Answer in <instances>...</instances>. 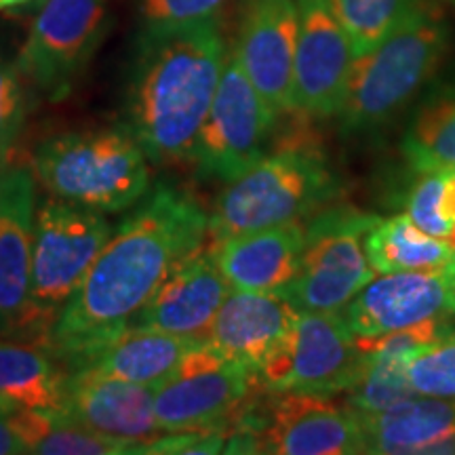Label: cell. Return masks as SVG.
Instances as JSON below:
<instances>
[{
	"mask_svg": "<svg viewBox=\"0 0 455 455\" xmlns=\"http://www.w3.org/2000/svg\"><path fill=\"white\" fill-rule=\"evenodd\" d=\"M375 215L327 204L304 224L298 275L284 289L299 312H341L375 278L365 253V235Z\"/></svg>",
	"mask_w": 455,
	"mask_h": 455,
	"instance_id": "cell-7",
	"label": "cell"
},
{
	"mask_svg": "<svg viewBox=\"0 0 455 455\" xmlns=\"http://www.w3.org/2000/svg\"><path fill=\"white\" fill-rule=\"evenodd\" d=\"M341 315L355 335H379L435 316H455V258L436 268L371 278Z\"/></svg>",
	"mask_w": 455,
	"mask_h": 455,
	"instance_id": "cell-14",
	"label": "cell"
},
{
	"mask_svg": "<svg viewBox=\"0 0 455 455\" xmlns=\"http://www.w3.org/2000/svg\"><path fill=\"white\" fill-rule=\"evenodd\" d=\"M278 116L281 114L261 98L232 51L226 57L212 110L196 140L192 163L198 173L228 184L253 167L268 155L266 148Z\"/></svg>",
	"mask_w": 455,
	"mask_h": 455,
	"instance_id": "cell-9",
	"label": "cell"
},
{
	"mask_svg": "<svg viewBox=\"0 0 455 455\" xmlns=\"http://www.w3.org/2000/svg\"><path fill=\"white\" fill-rule=\"evenodd\" d=\"M104 213L49 198L34 218L28 338L44 344L53 323L110 241Z\"/></svg>",
	"mask_w": 455,
	"mask_h": 455,
	"instance_id": "cell-6",
	"label": "cell"
},
{
	"mask_svg": "<svg viewBox=\"0 0 455 455\" xmlns=\"http://www.w3.org/2000/svg\"><path fill=\"white\" fill-rule=\"evenodd\" d=\"M304 224H283L224 238L213 249L221 275L235 291H284L299 268Z\"/></svg>",
	"mask_w": 455,
	"mask_h": 455,
	"instance_id": "cell-20",
	"label": "cell"
},
{
	"mask_svg": "<svg viewBox=\"0 0 455 455\" xmlns=\"http://www.w3.org/2000/svg\"><path fill=\"white\" fill-rule=\"evenodd\" d=\"M32 453L43 455H121L135 453L127 443L98 435L74 422L68 415H55L53 422L44 430L43 439L36 443Z\"/></svg>",
	"mask_w": 455,
	"mask_h": 455,
	"instance_id": "cell-29",
	"label": "cell"
},
{
	"mask_svg": "<svg viewBox=\"0 0 455 455\" xmlns=\"http://www.w3.org/2000/svg\"><path fill=\"white\" fill-rule=\"evenodd\" d=\"M209 218L184 190L158 184L104 244L44 339L74 369L121 335L181 261L207 244Z\"/></svg>",
	"mask_w": 455,
	"mask_h": 455,
	"instance_id": "cell-1",
	"label": "cell"
},
{
	"mask_svg": "<svg viewBox=\"0 0 455 455\" xmlns=\"http://www.w3.org/2000/svg\"><path fill=\"white\" fill-rule=\"evenodd\" d=\"M405 358L363 355V365L355 384L344 392L346 403L358 418H369L415 395L407 379Z\"/></svg>",
	"mask_w": 455,
	"mask_h": 455,
	"instance_id": "cell-27",
	"label": "cell"
},
{
	"mask_svg": "<svg viewBox=\"0 0 455 455\" xmlns=\"http://www.w3.org/2000/svg\"><path fill=\"white\" fill-rule=\"evenodd\" d=\"M30 3V0H0V11L3 9H11V7H20V4Z\"/></svg>",
	"mask_w": 455,
	"mask_h": 455,
	"instance_id": "cell-35",
	"label": "cell"
},
{
	"mask_svg": "<svg viewBox=\"0 0 455 455\" xmlns=\"http://www.w3.org/2000/svg\"><path fill=\"white\" fill-rule=\"evenodd\" d=\"M428 0H327L348 34L355 55H365Z\"/></svg>",
	"mask_w": 455,
	"mask_h": 455,
	"instance_id": "cell-26",
	"label": "cell"
},
{
	"mask_svg": "<svg viewBox=\"0 0 455 455\" xmlns=\"http://www.w3.org/2000/svg\"><path fill=\"white\" fill-rule=\"evenodd\" d=\"M230 291L213 249L203 247L171 272L129 327L204 339Z\"/></svg>",
	"mask_w": 455,
	"mask_h": 455,
	"instance_id": "cell-18",
	"label": "cell"
},
{
	"mask_svg": "<svg viewBox=\"0 0 455 455\" xmlns=\"http://www.w3.org/2000/svg\"><path fill=\"white\" fill-rule=\"evenodd\" d=\"M439 212L443 218L449 221V224H455V167L443 169Z\"/></svg>",
	"mask_w": 455,
	"mask_h": 455,
	"instance_id": "cell-34",
	"label": "cell"
},
{
	"mask_svg": "<svg viewBox=\"0 0 455 455\" xmlns=\"http://www.w3.org/2000/svg\"><path fill=\"white\" fill-rule=\"evenodd\" d=\"M198 341L201 339L150 327H127L78 367H89L129 384L156 388L175 371L186 352Z\"/></svg>",
	"mask_w": 455,
	"mask_h": 455,
	"instance_id": "cell-22",
	"label": "cell"
},
{
	"mask_svg": "<svg viewBox=\"0 0 455 455\" xmlns=\"http://www.w3.org/2000/svg\"><path fill=\"white\" fill-rule=\"evenodd\" d=\"M401 150L415 171L455 167V78L422 100L407 124Z\"/></svg>",
	"mask_w": 455,
	"mask_h": 455,
	"instance_id": "cell-25",
	"label": "cell"
},
{
	"mask_svg": "<svg viewBox=\"0 0 455 455\" xmlns=\"http://www.w3.org/2000/svg\"><path fill=\"white\" fill-rule=\"evenodd\" d=\"M26 453L24 443L13 428L11 411L0 409V455H21Z\"/></svg>",
	"mask_w": 455,
	"mask_h": 455,
	"instance_id": "cell-33",
	"label": "cell"
},
{
	"mask_svg": "<svg viewBox=\"0 0 455 455\" xmlns=\"http://www.w3.org/2000/svg\"><path fill=\"white\" fill-rule=\"evenodd\" d=\"M298 28V0H244L235 55L278 114L291 110Z\"/></svg>",
	"mask_w": 455,
	"mask_h": 455,
	"instance_id": "cell-16",
	"label": "cell"
},
{
	"mask_svg": "<svg viewBox=\"0 0 455 455\" xmlns=\"http://www.w3.org/2000/svg\"><path fill=\"white\" fill-rule=\"evenodd\" d=\"M255 384L258 375L228 361L201 339L155 388L158 428L163 435L218 428L228 418H235Z\"/></svg>",
	"mask_w": 455,
	"mask_h": 455,
	"instance_id": "cell-12",
	"label": "cell"
},
{
	"mask_svg": "<svg viewBox=\"0 0 455 455\" xmlns=\"http://www.w3.org/2000/svg\"><path fill=\"white\" fill-rule=\"evenodd\" d=\"M108 28L106 0H43L17 68L51 101L64 100Z\"/></svg>",
	"mask_w": 455,
	"mask_h": 455,
	"instance_id": "cell-11",
	"label": "cell"
},
{
	"mask_svg": "<svg viewBox=\"0 0 455 455\" xmlns=\"http://www.w3.org/2000/svg\"><path fill=\"white\" fill-rule=\"evenodd\" d=\"M66 415L84 428L123 441L144 453L163 436L155 415V388L108 378L89 367L70 369Z\"/></svg>",
	"mask_w": 455,
	"mask_h": 455,
	"instance_id": "cell-17",
	"label": "cell"
},
{
	"mask_svg": "<svg viewBox=\"0 0 455 455\" xmlns=\"http://www.w3.org/2000/svg\"><path fill=\"white\" fill-rule=\"evenodd\" d=\"M449 34L439 3L428 0L378 47L358 55L338 114L341 131L369 133L395 121L441 66Z\"/></svg>",
	"mask_w": 455,
	"mask_h": 455,
	"instance_id": "cell-4",
	"label": "cell"
},
{
	"mask_svg": "<svg viewBox=\"0 0 455 455\" xmlns=\"http://www.w3.org/2000/svg\"><path fill=\"white\" fill-rule=\"evenodd\" d=\"M4 164H7V156H4V155H0V169H3Z\"/></svg>",
	"mask_w": 455,
	"mask_h": 455,
	"instance_id": "cell-36",
	"label": "cell"
},
{
	"mask_svg": "<svg viewBox=\"0 0 455 455\" xmlns=\"http://www.w3.org/2000/svg\"><path fill=\"white\" fill-rule=\"evenodd\" d=\"M32 167L51 196L100 213L133 207L150 188L148 156L129 129L55 135L36 148Z\"/></svg>",
	"mask_w": 455,
	"mask_h": 455,
	"instance_id": "cell-5",
	"label": "cell"
},
{
	"mask_svg": "<svg viewBox=\"0 0 455 455\" xmlns=\"http://www.w3.org/2000/svg\"><path fill=\"white\" fill-rule=\"evenodd\" d=\"M365 253L375 275L436 268L455 258L453 249L419 230L405 213L375 218L365 235Z\"/></svg>",
	"mask_w": 455,
	"mask_h": 455,
	"instance_id": "cell-24",
	"label": "cell"
},
{
	"mask_svg": "<svg viewBox=\"0 0 455 455\" xmlns=\"http://www.w3.org/2000/svg\"><path fill=\"white\" fill-rule=\"evenodd\" d=\"M218 17L146 30L129 89V131L155 164L192 163L226 64Z\"/></svg>",
	"mask_w": 455,
	"mask_h": 455,
	"instance_id": "cell-2",
	"label": "cell"
},
{
	"mask_svg": "<svg viewBox=\"0 0 455 455\" xmlns=\"http://www.w3.org/2000/svg\"><path fill=\"white\" fill-rule=\"evenodd\" d=\"M361 422L365 453H455V401L449 398L411 395Z\"/></svg>",
	"mask_w": 455,
	"mask_h": 455,
	"instance_id": "cell-21",
	"label": "cell"
},
{
	"mask_svg": "<svg viewBox=\"0 0 455 455\" xmlns=\"http://www.w3.org/2000/svg\"><path fill=\"white\" fill-rule=\"evenodd\" d=\"M241 426L232 445L275 455L365 453L358 413L333 395L268 390V401L253 413L241 407Z\"/></svg>",
	"mask_w": 455,
	"mask_h": 455,
	"instance_id": "cell-8",
	"label": "cell"
},
{
	"mask_svg": "<svg viewBox=\"0 0 455 455\" xmlns=\"http://www.w3.org/2000/svg\"><path fill=\"white\" fill-rule=\"evenodd\" d=\"M407 379L415 395L455 401V331L409 358Z\"/></svg>",
	"mask_w": 455,
	"mask_h": 455,
	"instance_id": "cell-28",
	"label": "cell"
},
{
	"mask_svg": "<svg viewBox=\"0 0 455 455\" xmlns=\"http://www.w3.org/2000/svg\"><path fill=\"white\" fill-rule=\"evenodd\" d=\"M36 178L21 164L0 169V335L28 338Z\"/></svg>",
	"mask_w": 455,
	"mask_h": 455,
	"instance_id": "cell-15",
	"label": "cell"
},
{
	"mask_svg": "<svg viewBox=\"0 0 455 455\" xmlns=\"http://www.w3.org/2000/svg\"><path fill=\"white\" fill-rule=\"evenodd\" d=\"M363 365L356 335L341 312H299L287 338L258 371L266 390L339 395Z\"/></svg>",
	"mask_w": 455,
	"mask_h": 455,
	"instance_id": "cell-10",
	"label": "cell"
},
{
	"mask_svg": "<svg viewBox=\"0 0 455 455\" xmlns=\"http://www.w3.org/2000/svg\"><path fill=\"white\" fill-rule=\"evenodd\" d=\"M26 95L20 78L0 61V155L7 156L24 127Z\"/></svg>",
	"mask_w": 455,
	"mask_h": 455,
	"instance_id": "cell-32",
	"label": "cell"
},
{
	"mask_svg": "<svg viewBox=\"0 0 455 455\" xmlns=\"http://www.w3.org/2000/svg\"><path fill=\"white\" fill-rule=\"evenodd\" d=\"M228 0H141L146 30H167L218 17Z\"/></svg>",
	"mask_w": 455,
	"mask_h": 455,
	"instance_id": "cell-31",
	"label": "cell"
},
{
	"mask_svg": "<svg viewBox=\"0 0 455 455\" xmlns=\"http://www.w3.org/2000/svg\"><path fill=\"white\" fill-rule=\"evenodd\" d=\"M298 315L299 310L284 293L232 289L204 341L228 361L258 375L287 338Z\"/></svg>",
	"mask_w": 455,
	"mask_h": 455,
	"instance_id": "cell-19",
	"label": "cell"
},
{
	"mask_svg": "<svg viewBox=\"0 0 455 455\" xmlns=\"http://www.w3.org/2000/svg\"><path fill=\"white\" fill-rule=\"evenodd\" d=\"M291 110L306 118L338 116L356 55L327 0H298Z\"/></svg>",
	"mask_w": 455,
	"mask_h": 455,
	"instance_id": "cell-13",
	"label": "cell"
},
{
	"mask_svg": "<svg viewBox=\"0 0 455 455\" xmlns=\"http://www.w3.org/2000/svg\"><path fill=\"white\" fill-rule=\"evenodd\" d=\"M418 173L419 178L413 181V186L407 192L405 215L426 235L445 243L453 224H449L439 212L443 169L418 171Z\"/></svg>",
	"mask_w": 455,
	"mask_h": 455,
	"instance_id": "cell-30",
	"label": "cell"
},
{
	"mask_svg": "<svg viewBox=\"0 0 455 455\" xmlns=\"http://www.w3.org/2000/svg\"><path fill=\"white\" fill-rule=\"evenodd\" d=\"M301 116L299 131L287 146L264 155L253 167L228 181L209 218L207 244L243 232L264 230L295 221H308L323 207L335 203L338 181L312 144Z\"/></svg>",
	"mask_w": 455,
	"mask_h": 455,
	"instance_id": "cell-3",
	"label": "cell"
},
{
	"mask_svg": "<svg viewBox=\"0 0 455 455\" xmlns=\"http://www.w3.org/2000/svg\"><path fill=\"white\" fill-rule=\"evenodd\" d=\"M453 3H455V0H453Z\"/></svg>",
	"mask_w": 455,
	"mask_h": 455,
	"instance_id": "cell-37",
	"label": "cell"
},
{
	"mask_svg": "<svg viewBox=\"0 0 455 455\" xmlns=\"http://www.w3.org/2000/svg\"><path fill=\"white\" fill-rule=\"evenodd\" d=\"M68 373L36 346L0 339V409L66 415Z\"/></svg>",
	"mask_w": 455,
	"mask_h": 455,
	"instance_id": "cell-23",
	"label": "cell"
}]
</instances>
